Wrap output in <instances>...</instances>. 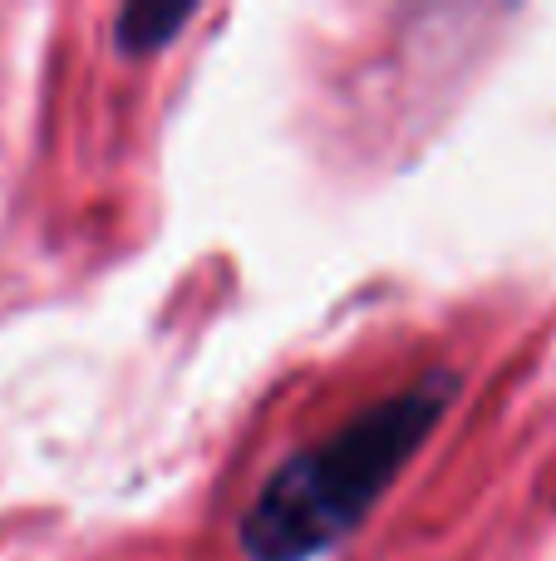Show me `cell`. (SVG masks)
I'll list each match as a JSON object with an SVG mask.
<instances>
[{
    "label": "cell",
    "instance_id": "6da1fadb",
    "mask_svg": "<svg viewBox=\"0 0 556 561\" xmlns=\"http://www.w3.org/2000/svg\"><path fill=\"white\" fill-rule=\"evenodd\" d=\"M453 399L459 375L429 369L399 394L360 409L335 434L291 454L256 488L236 533L242 552L252 561H315L340 547L390 493L399 468L424 448Z\"/></svg>",
    "mask_w": 556,
    "mask_h": 561
},
{
    "label": "cell",
    "instance_id": "7a4b0ae2",
    "mask_svg": "<svg viewBox=\"0 0 556 561\" xmlns=\"http://www.w3.org/2000/svg\"><path fill=\"white\" fill-rule=\"evenodd\" d=\"M187 20H193V5H128L124 15L114 20L118 49H128V55H153Z\"/></svg>",
    "mask_w": 556,
    "mask_h": 561
}]
</instances>
